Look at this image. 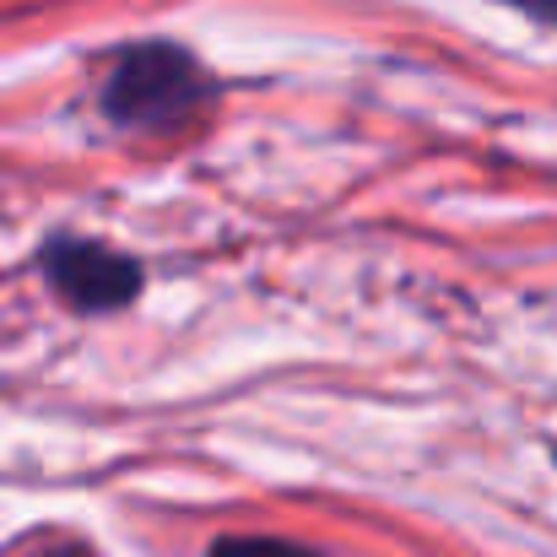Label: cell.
Returning a JSON list of instances; mask_svg holds the SVG:
<instances>
[{"label": "cell", "instance_id": "obj_1", "mask_svg": "<svg viewBox=\"0 0 557 557\" xmlns=\"http://www.w3.org/2000/svg\"><path fill=\"white\" fill-rule=\"evenodd\" d=\"M211 98L206 65L180 44H141L103 82V114L125 131H180Z\"/></svg>", "mask_w": 557, "mask_h": 557}, {"label": "cell", "instance_id": "obj_4", "mask_svg": "<svg viewBox=\"0 0 557 557\" xmlns=\"http://www.w3.org/2000/svg\"><path fill=\"white\" fill-rule=\"evenodd\" d=\"M509 5H520V11L536 16V22H557V0H509Z\"/></svg>", "mask_w": 557, "mask_h": 557}, {"label": "cell", "instance_id": "obj_2", "mask_svg": "<svg viewBox=\"0 0 557 557\" xmlns=\"http://www.w3.org/2000/svg\"><path fill=\"white\" fill-rule=\"evenodd\" d=\"M44 271L54 282V293L71 309H120L141 293V265L109 244H87V238H60L44 249Z\"/></svg>", "mask_w": 557, "mask_h": 557}, {"label": "cell", "instance_id": "obj_3", "mask_svg": "<svg viewBox=\"0 0 557 557\" xmlns=\"http://www.w3.org/2000/svg\"><path fill=\"white\" fill-rule=\"evenodd\" d=\"M211 557H320L298 542H276V536H222Z\"/></svg>", "mask_w": 557, "mask_h": 557}, {"label": "cell", "instance_id": "obj_5", "mask_svg": "<svg viewBox=\"0 0 557 557\" xmlns=\"http://www.w3.org/2000/svg\"><path fill=\"white\" fill-rule=\"evenodd\" d=\"M44 557H82L76 547H60V553H44Z\"/></svg>", "mask_w": 557, "mask_h": 557}]
</instances>
